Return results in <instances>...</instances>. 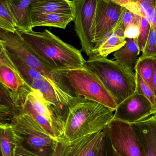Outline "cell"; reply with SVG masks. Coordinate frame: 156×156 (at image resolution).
I'll use <instances>...</instances> for the list:
<instances>
[{"instance_id":"6da1fadb","label":"cell","mask_w":156,"mask_h":156,"mask_svg":"<svg viewBox=\"0 0 156 156\" xmlns=\"http://www.w3.org/2000/svg\"><path fill=\"white\" fill-rule=\"evenodd\" d=\"M114 111L99 103L76 96L68 106L64 133L58 141L72 142L102 130L113 119Z\"/></svg>"},{"instance_id":"7a4b0ae2","label":"cell","mask_w":156,"mask_h":156,"mask_svg":"<svg viewBox=\"0 0 156 156\" xmlns=\"http://www.w3.org/2000/svg\"><path fill=\"white\" fill-rule=\"evenodd\" d=\"M24 41L52 68L59 71L85 67L80 51L47 29L42 32L18 31Z\"/></svg>"},{"instance_id":"3957f363","label":"cell","mask_w":156,"mask_h":156,"mask_svg":"<svg viewBox=\"0 0 156 156\" xmlns=\"http://www.w3.org/2000/svg\"><path fill=\"white\" fill-rule=\"evenodd\" d=\"M85 66L101 81L117 104L136 90L135 72L105 57H89Z\"/></svg>"},{"instance_id":"277c9868","label":"cell","mask_w":156,"mask_h":156,"mask_svg":"<svg viewBox=\"0 0 156 156\" xmlns=\"http://www.w3.org/2000/svg\"><path fill=\"white\" fill-rule=\"evenodd\" d=\"M1 39L9 53L21 59L48 79L60 100H65L71 95L72 89L66 77L60 71L46 64L24 41L17 30L14 33L5 32Z\"/></svg>"},{"instance_id":"5b68a950","label":"cell","mask_w":156,"mask_h":156,"mask_svg":"<svg viewBox=\"0 0 156 156\" xmlns=\"http://www.w3.org/2000/svg\"><path fill=\"white\" fill-rule=\"evenodd\" d=\"M16 145L25 149L30 156H53L58 139L49 135L29 114L19 110L11 122Z\"/></svg>"},{"instance_id":"8992f818","label":"cell","mask_w":156,"mask_h":156,"mask_svg":"<svg viewBox=\"0 0 156 156\" xmlns=\"http://www.w3.org/2000/svg\"><path fill=\"white\" fill-rule=\"evenodd\" d=\"M20 110L29 114L52 137L58 139L63 135L66 114L48 102L39 91L31 88Z\"/></svg>"},{"instance_id":"52a82bcc","label":"cell","mask_w":156,"mask_h":156,"mask_svg":"<svg viewBox=\"0 0 156 156\" xmlns=\"http://www.w3.org/2000/svg\"><path fill=\"white\" fill-rule=\"evenodd\" d=\"M67 79L76 97H83L115 111L118 104L99 77L86 66L60 70Z\"/></svg>"},{"instance_id":"ba28073f","label":"cell","mask_w":156,"mask_h":156,"mask_svg":"<svg viewBox=\"0 0 156 156\" xmlns=\"http://www.w3.org/2000/svg\"><path fill=\"white\" fill-rule=\"evenodd\" d=\"M110 146L106 126L72 142L58 141L53 156H107Z\"/></svg>"},{"instance_id":"9c48e42d","label":"cell","mask_w":156,"mask_h":156,"mask_svg":"<svg viewBox=\"0 0 156 156\" xmlns=\"http://www.w3.org/2000/svg\"><path fill=\"white\" fill-rule=\"evenodd\" d=\"M98 0L71 1L74 10L75 30L82 49L88 56H93L95 46V14Z\"/></svg>"},{"instance_id":"30bf717a","label":"cell","mask_w":156,"mask_h":156,"mask_svg":"<svg viewBox=\"0 0 156 156\" xmlns=\"http://www.w3.org/2000/svg\"><path fill=\"white\" fill-rule=\"evenodd\" d=\"M106 132L113 155L145 156L131 124L113 119Z\"/></svg>"},{"instance_id":"8fae6325","label":"cell","mask_w":156,"mask_h":156,"mask_svg":"<svg viewBox=\"0 0 156 156\" xmlns=\"http://www.w3.org/2000/svg\"><path fill=\"white\" fill-rule=\"evenodd\" d=\"M124 8L114 0H98L95 14V45L115 31Z\"/></svg>"},{"instance_id":"7c38bea8","label":"cell","mask_w":156,"mask_h":156,"mask_svg":"<svg viewBox=\"0 0 156 156\" xmlns=\"http://www.w3.org/2000/svg\"><path fill=\"white\" fill-rule=\"evenodd\" d=\"M153 104L144 95L136 91L117 105L114 118L133 123L152 115Z\"/></svg>"},{"instance_id":"4fadbf2b","label":"cell","mask_w":156,"mask_h":156,"mask_svg":"<svg viewBox=\"0 0 156 156\" xmlns=\"http://www.w3.org/2000/svg\"><path fill=\"white\" fill-rule=\"evenodd\" d=\"M145 156H156V117L131 124Z\"/></svg>"},{"instance_id":"5bb4252c","label":"cell","mask_w":156,"mask_h":156,"mask_svg":"<svg viewBox=\"0 0 156 156\" xmlns=\"http://www.w3.org/2000/svg\"><path fill=\"white\" fill-rule=\"evenodd\" d=\"M0 81L15 94L21 107L32 88L26 82L19 71L6 65H0Z\"/></svg>"},{"instance_id":"9a60e30c","label":"cell","mask_w":156,"mask_h":156,"mask_svg":"<svg viewBox=\"0 0 156 156\" xmlns=\"http://www.w3.org/2000/svg\"><path fill=\"white\" fill-rule=\"evenodd\" d=\"M37 0H6L7 7L11 12L16 28L20 32L33 31L29 14V7Z\"/></svg>"},{"instance_id":"2e32d148","label":"cell","mask_w":156,"mask_h":156,"mask_svg":"<svg viewBox=\"0 0 156 156\" xmlns=\"http://www.w3.org/2000/svg\"><path fill=\"white\" fill-rule=\"evenodd\" d=\"M57 13L74 16L72 2L69 0H37L29 7L31 15Z\"/></svg>"},{"instance_id":"e0dca14e","label":"cell","mask_w":156,"mask_h":156,"mask_svg":"<svg viewBox=\"0 0 156 156\" xmlns=\"http://www.w3.org/2000/svg\"><path fill=\"white\" fill-rule=\"evenodd\" d=\"M133 13L144 16L156 31V0H114Z\"/></svg>"},{"instance_id":"ac0fdd59","label":"cell","mask_w":156,"mask_h":156,"mask_svg":"<svg viewBox=\"0 0 156 156\" xmlns=\"http://www.w3.org/2000/svg\"><path fill=\"white\" fill-rule=\"evenodd\" d=\"M140 51L137 38H127L125 45L115 51L113 56L122 66L133 71Z\"/></svg>"},{"instance_id":"d6986e66","label":"cell","mask_w":156,"mask_h":156,"mask_svg":"<svg viewBox=\"0 0 156 156\" xmlns=\"http://www.w3.org/2000/svg\"><path fill=\"white\" fill-rule=\"evenodd\" d=\"M126 42L123 29L118 28L107 35L101 42L94 46L93 56L107 57L108 55L122 47Z\"/></svg>"},{"instance_id":"ffe728a7","label":"cell","mask_w":156,"mask_h":156,"mask_svg":"<svg viewBox=\"0 0 156 156\" xmlns=\"http://www.w3.org/2000/svg\"><path fill=\"white\" fill-rule=\"evenodd\" d=\"M19 109V103L15 94L0 81V122H11Z\"/></svg>"},{"instance_id":"44dd1931","label":"cell","mask_w":156,"mask_h":156,"mask_svg":"<svg viewBox=\"0 0 156 156\" xmlns=\"http://www.w3.org/2000/svg\"><path fill=\"white\" fill-rule=\"evenodd\" d=\"M32 27L38 26L55 27L65 29L74 21L73 16L57 13H42L30 15Z\"/></svg>"},{"instance_id":"7402d4cb","label":"cell","mask_w":156,"mask_h":156,"mask_svg":"<svg viewBox=\"0 0 156 156\" xmlns=\"http://www.w3.org/2000/svg\"><path fill=\"white\" fill-rule=\"evenodd\" d=\"M16 145L15 134L11 122H0V156H13Z\"/></svg>"},{"instance_id":"603a6c76","label":"cell","mask_w":156,"mask_h":156,"mask_svg":"<svg viewBox=\"0 0 156 156\" xmlns=\"http://www.w3.org/2000/svg\"><path fill=\"white\" fill-rule=\"evenodd\" d=\"M30 87L39 91L48 102L61 110L66 116V110L61 105L56 92L48 80L46 79L35 80L32 82Z\"/></svg>"},{"instance_id":"cb8c5ba5","label":"cell","mask_w":156,"mask_h":156,"mask_svg":"<svg viewBox=\"0 0 156 156\" xmlns=\"http://www.w3.org/2000/svg\"><path fill=\"white\" fill-rule=\"evenodd\" d=\"M9 54L18 71L29 86H30L32 82L35 80L46 79L48 80L42 73L28 66L21 59L11 53H9Z\"/></svg>"},{"instance_id":"d4e9b609","label":"cell","mask_w":156,"mask_h":156,"mask_svg":"<svg viewBox=\"0 0 156 156\" xmlns=\"http://www.w3.org/2000/svg\"><path fill=\"white\" fill-rule=\"evenodd\" d=\"M153 62L154 57H139L134 67L135 71L138 72L143 79L149 84L150 87Z\"/></svg>"},{"instance_id":"484cf974","label":"cell","mask_w":156,"mask_h":156,"mask_svg":"<svg viewBox=\"0 0 156 156\" xmlns=\"http://www.w3.org/2000/svg\"><path fill=\"white\" fill-rule=\"evenodd\" d=\"M0 29L5 32L12 33L16 30L13 18L5 2L0 3Z\"/></svg>"},{"instance_id":"4316f807","label":"cell","mask_w":156,"mask_h":156,"mask_svg":"<svg viewBox=\"0 0 156 156\" xmlns=\"http://www.w3.org/2000/svg\"><path fill=\"white\" fill-rule=\"evenodd\" d=\"M142 55L140 57H156V31L150 26L147 40L142 50Z\"/></svg>"},{"instance_id":"83f0119b","label":"cell","mask_w":156,"mask_h":156,"mask_svg":"<svg viewBox=\"0 0 156 156\" xmlns=\"http://www.w3.org/2000/svg\"><path fill=\"white\" fill-rule=\"evenodd\" d=\"M136 77V91L138 93L147 98L152 104L154 101L155 95L154 91L149 84H147L138 74L135 71Z\"/></svg>"},{"instance_id":"f1b7e54d","label":"cell","mask_w":156,"mask_h":156,"mask_svg":"<svg viewBox=\"0 0 156 156\" xmlns=\"http://www.w3.org/2000/svg\"><path fill=\"white\" fill-rule=\"evenodd\" d=\"M150 27V24L146 18L144 16H140V33L137 37V39L141 51H142L144 49L147 40Z\"/></svg>"},{"instance_id":"f546056e","label":"cell","mask_w":156,"mask_h":156,"mask_svg":"<svg viewBox=\"0 0 156 156\" xmlns=\"http://www.w3.org/2000/svg\"><path fill=\"white\" fill-rule=\"evenodd\" d=\"M3 64L18 71L16 66L13 62L8 51L6 50L3 42L0 39V65Z\"/></svg>"},{"instance_id":"4dcf8cb0","label":"cell","mask_w":156,"mask_h":156,"mask_svg":"<svg viewBox=\"0 0 156 156\" xmlns=\"http://www.w3.org/2000/svg\"><path fill=\"white\" fill-rule=\"evenodd\" d=\"M140 33V23H132L126 26L124 31L126 38L138 37Z\"/></svg>"},{"instance_id":"1f68e13d","label":"cell","mask_w":156,"mask_h":156,"mask_svg":"<svg viewBox=\"0 0 156 156\" xmlns=\"http://www.w3.org/2000/svg\"><path fill=\"white\" fill-rule=\"evenodd\" d=\"M151 87L154 91L155 95H156V57H154L153 71L151 77Z\"/></svg>"},{"instance_id":"d6a6232c","label":"cell","mask_w":156,"mask_h":156,"mask_svg":"<svg viewBox=\"0 0 156 156\" xmlns=\"http://www.w3.org/2000/svg\"><path fill=\"white\" fill-rule=\"evenodd\" d=\"M152 115L156 117V95L155 96L154 101L153 105Z\"/></svg>"},{"instance_id":"836d02e7","label":"cell","mask_w":156,"mask_h":156,"mask_svg":"<svg viewBox=\"0 0 156 156\" xmlns=\"http://www.w3.org/2000/svg\"><path fill=\"white\" fill-rule=\"evenodd\" d=\"M6 0H0V3L3 2H5Z\"/></svg>"},{"instance_id":"e575fe53","label":"cell","mask_w":156,"mask_h":156,"mask_svg":"<svg viewBox=\"0 0 156 156\" xmlns=\"http://www.w3.org/2000/svg\"></svg>"}]
</instances>
